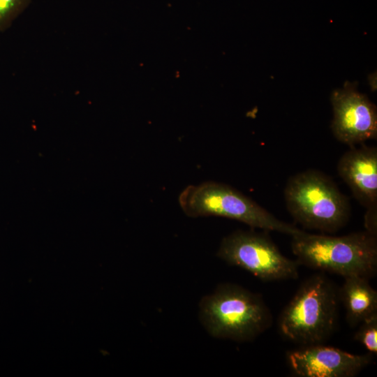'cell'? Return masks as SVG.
I'll list each match as a JSON object with an SVG mask.
<instances>
[{
  "instance_id": "9c48e42d",
  "label": "cell",
  "mask_w": 377,
  "mask_h": 377,
  "mask_svg": "<svg viewBox=\"0 0 377 377\" xmlns=\"http://www.w3.org/2000/svg\"><path fill=\"white\" fill-rule=\"evenodd\" d=\"M370 356L319 343L291 351L287 358L293 371L301 377H350L370 363Z\"/></svg>"
},
{
  "instance_id": "3957f363",
  "label": "cell",
  "mask_w": 377,
  "mask_h": 377,
  "mask_svg": "<svg viewBox=\"0 0 377 377\" xmlns=\"http://www.w3.org/2000/svg\"><path fill=\"white\" fill-rule=\"evenodd\" d=\"M339 293L323 274L306 279L283 311L279 323L287 339L303 345L322 343L334 330Z\"/></svg>"
},
{
  "instance_id": "8fae6325",
  "label": "cell",
  "mask_w": 377,
  "mask_h": 377,
  "mask_svg": "<svg viewBox=\"0 0 377 377\" xmlns=\"http://www.w3.org/2000/svg\"><path fill=\"white\" fill-rule=\"evenodd\" d=\"M360 327L355 334L354 339L360 343L369 353H377V313L360 323Z\"/></svg>"
},
{
  "instance_id": "7c38bea8",
  "label": "cell",
  "mask_w": 377,
  "mask_h": 377,
  "mask_svg": "<svg viewBox=\"0 0 377 377\" xmlns=\"http://www.w3.org/2000/svg\"><path fill=\"white\" fill-rule=\"evenodd\" d=\"M31 0H0V31L6 30Z\"/></svg>"
},
{
  "instance_id": "6da1fadb",
  "label": "cell",
  "mask_w": 377,
  "mask_h": 377,
  "mask_svg": "<svg viewBox=\"0 0 377 377\" xmlns=\"http://www.w3.org/2000/svg\"><path fill=\"white\" fill-rule=\"evenodd\" d=\"M291 237L297 262L306 267L343 277L369 279L376 272V235L367 231L334 237L302 230Z\"/></svg>"
},
{
  "instance_id": "277c9868",
  "label": "cell",
  "mask_w": 377,
  "mask_h": 377,
  "mask_svg": "<svg viewBox=\"0 0 377 377\" xmlns=\"http://www.w3.org/2000/svg\"><path fill=\"white\" fill-rule=\"evenodd\" d=\"M284 198L293 219L306 228L334 232L350 216L348 198L319 171L309 170L291 177L284 189Z\"/></svg>"
},
{
  "instance_id": "5b68a950",
  "label": "cell",
  "mask_w": 377,
  "mask_h": 377,
  "mask_svg": "<svg viewBox=\"0 0 377 377\" xmlns=\"http://www.w3.org/2000/svg\"><path fill=\"white\" fill-rule=\"evenodd\" d=\"M179 203L188 216H215L242 222L253 228L276 231L290 236L302 230L279 220L267 210L236 189L216 182L187 186Z\"/></svg>"
},
{
  "instance_id": "52a82bcc",
  "label": "cell",
  "mask_w": 377,
  "mask_h": 377,
  "mask_svg": "<svg viewBox=\"0 0 377 377\" xmlns=\"http://www.w3.org/2000/svg\"><path fill=\"white\" fill-rule=\"evenodd\" d=\"M335 138L350 147L377 136V110L367 96L359 92L357 83L346 81L331 95Z\"/></svg>"
},
{
  "instance_id": "8992f818",
  "label": "cell",
  "mask_w": 377,
  "mask_h": 377,
  "mask_svg": "<svg viewBox=\"0 0 377 377\" xmlns=\"http://www.w3.org/2000/svg\"><path fill=\"white\" fill-rule=\"evenodd\" d=\"M217 256L264 281L298 277V263L283 256L269 237L254 231H236L221 242Z\"/></svg>"
},
{
  "instance_id": "ba28073f",
  "label": "cell",
  "mask_w": 377,
  "mask_h": 377,
  "mask_svg": "<svg viewBox=\"0 0 377 377\" xmlns=\"http://www.w3.org/2000/svg\"><path fill=\"white\" fill-rule=\"evenodd\" d=\"M337 170L354 197L367 208L366 230H377V148L362 145L343 154Z\"/></svg>"
},
{
  "instance_id": "7a4b0ae2",
  "label": "cell",
  "mask_w": 377,
  "mask_h": 377,
  "mask_svg": "<svg viewBox=\"0 0 377 377\" xmlns=\"http://www.w3.org/2000/svg\"><path fill=\"white\" fill-rule=\"evenodd\" d=\"M200 318L212 337L236 341L254 339L272 321L260 296L230 283L219 286L201 300Z\"/></svg>"
},
{
  "instance_id": "30bf717a",
  "label": "cell",
  "mask_w": 377,
  "mask_h": 377,
  "mask_svg": "<svg viewBox=\"0 0 377 377\" xmlns=\"http://www.w3.org/2000/svg\"><path fill=\"white\" fill-rule=\"evenodd\" d=\"M368 279L357 275L346 276L339 292L347 321L352 327L377 313V293Z\"/></svg>"
}]
</instances>
